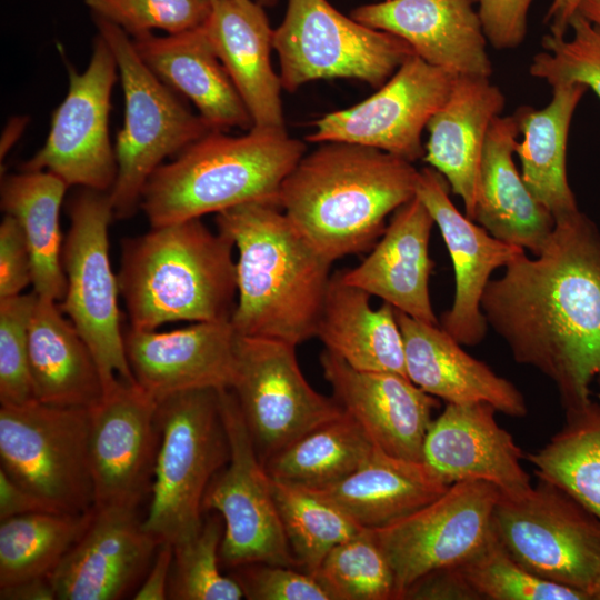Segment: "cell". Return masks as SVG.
<instances>
[{"instance_id": "9a60e30c", "label": "cell", "mask_w": 600, "mask_h": 600, "mask_svg": "<svg viewBox=\"0 0 600 600\" xmlns=\"http://www.w3.org/2000/svg\"><path fill=\"white\" fill-rule=\"evenodd\" d=\"M68 92L51 117L42 148L21 164L22 171H48L68 187L109 192L118 164L109 137V113L118 66L98 33L87 69L69 67Z\"/></svg>"}, {"instance_id": "4dcf8cb0", "label": "cell", "mask_w": 600, "mask_h": 600, "mask_svg": "<svg viewBox=\"0 0 600 600\" xmlns=\"http://www.w3.org/2000/svg\"><path fill=\"white\" fill-rule=\"evenodd\" d=\"M314 337L354 369L408 377L396 309L387 302L373 309L370 294L346 283L339 271L330 278Z\"/></svg>"}, {"instance_id": "f5cc1de1", "label": "cell", "mask_w": 600, "mask_h": 600, "mask_svg": "<svg viewBox=\"0 0 600 600\" xmlns=\"http://www.w3.org/2000/svg\"><path fill=\"white\" fill-rule=\"evenodd\" d=\"M581 1L552 0L544 17V23L548 26L549 32L554 36H567L570 20L578 12Z\"/></svg>"}, {"instance_id": "cb8c5ba5", "label": "cell", "mask_w": 600, "mask_h": 600, "mask_svg": "<svg viewBox=\"0 0 600 600\" xmlns=\"http://www.w3.org/2000/svg\"><path fill=\"white\" fill-rule=\"evenodd\" d=\"M433 226L429 210L414 196L393 212L369 256L357 267L339 271L341 279L382 299L397 311L440 324L429 294V278L434 267L429 256Z\"/></svg>"}, {"instance_id": "ba28073f", "label": "cell", "mask_w": 600, "mask_h": 600, "mask_svg": "<svg viewBox=\"0 0 600 600\" xmlns=\"http://www.w3.org/2000/svg\"><path fill=\"white\" fill-rule=\"evenodd\" d=\"M90 410L32 400L0 408V461L14 482L57 512L94 507Z\"/></svg>"}, {"instance_id": "d4e9b609", "label": "cell", "mask_w": 600, "mask_h": 600, "mask_svg": "<svg viewBox=\"0 0 600 600\" xmlns=\"http://www.w3.org/2000/svg\"><path fill=\"white\" fill-rule=\"evenodd\" d=\"M408 378L427 393L453 404L488 403L513 418L527 414L523 394L508 379L462 349L440 324L397 311Z\"/></svg>"}, {"instance_id": "d6a6232c", "label": "cell", "mask_w": 600, "mask_h": 600, "mask_svg": "<svg viewBox=\"0 0 600 600\" xmlns=\"http://www.w3.org/2000/svg\"><path fill=\"white\" fill-rule=\"evenodd\" d=\"M587 90L578 83L556 86L546 107L522 106L513 113L522 133L516 144L522 179L554 220L579 211L567 177V143L573 113Z\"/></svg>"}, {"instance_id": "9c48e42d", "label": "cell", "mask_w": 600, "mask_h": 600, "mask_svg": "<svg viewBox=\"0 0 600 600\" xmlns=\"http://www.w3.org/2000/svg\"><path fill=\"white\" fill-rule=\"evenodd\" d=\"M70 228L61 262L67 289L60 310L91 350L103 392L119 379L136 383L118 307L119 284L109 259V224L114 218L109 192L83 188L68 203Z\"/></svg>"}, {"instance_id": "1f68e13d", "label": "cell", "mask_w": 600, "mask_h": 600, "mask_svg": "<svg viewBox=\"0 0 600 600\" xmlns=\"http://www.w3.org/2000/svg\"><path fill=\"white\" fill-rule=\"evenodd\" d=\"M29 366L39 402L90 409L103 396L91 350L51 299L37 298L29 327Z\"/></svg>"}, {"instance_id": "681fc988", "label": "cell", "mask_w": 600, "mask_h": 600, "mask_svg": "<svg viewBox=\"0 0 600 600\" xmlns=\"http://www.w3.org/2000/svg\"><path fill=\"white\" fill-rule=\"evenodd\" d=\"M34 512H57L0 469V521Z\"/></svg>"}, {"instance_id": "60d3db41", "label": "cell", "mask_w": 600, "mask_h": 600, "mask_svg": "<svg viewBox=\"0 0 600 600\" xmlns=\"http://www.w3.org/2000/svg\"><path fill=\"white\" fill-rule=\"evenodd\" d=\"M223 520L218 516L203 521L192 538L173 546L168 599L240 600L244 597L233 577L220 572Z\"/></svg>"}, {"instance_id": "52a82bcc", "label": "cell", "mask_w": 600, "mask_h": 600, "mask_svg": "<svg viewBox=\"0 0 600 600\" xmlns=\"http://www.w3.org/2000/svg\"><path fill=\"white\" fill-rule=\"evenodd\" d=\"M93 21L114 56L123 90L124 121L114 147L118 172L109 198L114 218L127 219L140 208L144 186L164 158L213 130L146 66L122 28L97 16Z\"/></svg>"}, {"instance_id": "11a10c76", "label": "cell", "mask_w": 600, "mask_h": 600, "mask_svg": "<svg viewBox=\"0 0 600 600\" xmlns=\"http://www.w3.org/2000/svg\"><path fill=\"white\" fill-rule=\"evenodd\" d=\"M577 13L600 31V0H582Z\"/></svg>"}, {"instance_id": "7402d4cb", "label": "cell", "mask_w": 600, "mask_h": 600, "mask_svg": "<svg viewBox=\"0 0 600 600\" xmlns=\"http://www.w3.org/2000/svg\"><path fill=\"white\" fill-rule=\"evenodd\" d=\"M488 403H447L432 420L423 444V462L447 484L479 480L502 496L526 494L532 483L521 466L524 458L512 434Z\"/></svg>"}, {"instance_id": "836d02e7", "label": "cell", "mask_w": 600, "mask_h": 600, "mask_svg": "<svg viewBox=\"0 0 600 600\" xmlns=\"http://www.w3.org/2000/svg\"><path fill=\"white\" fill-rule=\"evenodd\" d=\"M67 188L63 180L48 171H22L1 181V209L17 219L29 247L33 291L57 302L67 289L60 229Z\"/></svg>"}, {"instance_id": "44dd1931", "label": "cell", "mask_w": 600, "mask_h": 600, "mask_svg": "<svg viewBox=\"0 0 600 600\" xmlns=\"http://www.w3.org/2000/svg\"><path fill=\"white\" fill-rule=\"evenodd\" d=\"M324 379L334 400L384 452L423 462V444L432 422L436 397L408 377L386 371H363L328 350L320 354Z\"/></svg>"}, {"instance_id": "f6af8a7d", "label": "cell", "mask_w": 600, "mask_h": 600, "mask_svg": "<svg viewBox=\"0 0 600 600\" xmlns=\"http://www.w3.org/2000/svg\"><path fill=\"white\" fill-rule=\"evenodd\" d=\"M236 569L233 578L250 600H333L313 574L294 567L250 563Z\"/></svg>"}, {"instance_id": "8fae6325", "label": "cell", "mask_w": 600, "mask_h": 600, "mask_svg": "<svg viewBox=\"0 0 600 600\" xmlns=\"http://www.w3.org/2000/svg\"><path fill=\"white\" fill-rule=\"evenodd\" d=\"M493 526L509 553L538 577L590 598L600 578V519L551 481L523 496L500 497Z\"/></svg>"}, {"instance_id": "bcb514c9", "label": "cell", "mask_w": 600, "mask_h": 600, "mask_svg": "<svg viewBox=\"0 0 600 600\" xmlns=\"http://www.w3.org/2000/svg\"><path fill=\"white\" fill-rule=\"evenodd\" d=\"M533 0H476L489 44L498 50L519 47L526 39L528 11Z\"/></svg>"}, {"instance_id": "6da1fadb", "label": "cell", "mask_w": 600, "mask_h": 600, "mask_svg": "<svg viewBox=\"0 0 600 600\" xmlns=\"http://www.w3.org/2000/svg\"><path fill=\"white\" fill-rule=\"evenodd\" d=\"M488 327L513 359L557 387L564 410L588 402L600 380V231L580 210L554 220L539 254L524 251L491 279L481 300Z\"/></svg>"}, {"instance_id": "83f0119b", "label": "cell", "mask_w": 600, "mask_h": 600, "mask_svg": "<svg viewBox=\"0 0 600 600\" xmlns=\"http://www.w3.org/2000/svg\"><path fill=\"white\" fill-rule=\"evenodd\" d=\"M146 66L187 97L213 131L253 128L252 118L216 54L203 26L179 33L130 36Z\"/></svg>"}, {"instance_id": "ee69618b", "label": "cell", "mask_w": 600, "mask_h": 600, "mask_svg": "<svg viewBox=\"0 0 600 600\" xmlns=\"http://www.w3.org/2000/svg\"><path fill=\"white\" fill-rule=\"evenodd\" d=\"M93 16L122 28L129 36L164 30L173 34L201 27L212 0H83Z\"/></svg>"}, {"instance_id": "6f0895ef", "label": "cell", "mask_w": 600, "mask_h": 600, "mask_svg": "<svg viewBox=\"0 0 600 600\" xmlns=\"http://www.w3.org/2000/svg\"><path fill=\"white\" fill-rule=\"evenodd\" d=\"M258 1H259V3H267V4H269V3H271L273 0H258Z\"/></svg>"}, {"instance_id": "ab89813d", "label": "cell", "mask_w": 600, "mask_h": 600, "mask_svg": "<svg viewBox=\"0 0 600 600\" xmlns=\"http://www.w3.org/2000/svg\"><path fill=\"white\" fill-rule=\"evenodd\" d=\"M459 568L480 600H590L579 589L548 581L526 569L497 534Z\"/></svg>"}, {"instance_id": "ac0fdd59", "label": "cell", "mask_w": 600, "mask_h": 600, "mask_svg": "<svg viewBox=\"0 0 600 600\" xmlns=\"http://www.w3.org/2000/svg\"><path fill=\"white\" fill-rule=\"evenodd\" d=\"M450 191L438 171L431 167L419 170L416 196L439 228L454 271L453 302L439 323L459 343L473 347L488 331L481 300L491 274L526 250L494 238L461 213L451 201Z\"/></svg>"}, {"instance_id": "f1b7e54d", "label": "cell", "mask_w": 600, "mask_h": 600, "mask_svg": "<svg viewBox=\"0 0 600 600\" xmlns=\"http://www.w3.org/2000/svg\"><path fill=\"white\" fill-rule=\"evenodd\" d=\"M519 134L513 114L492 121L480 164L473 221L494 238L537 256L554 228V218L530 192L513 161Z\"/></svg>"}, {"instance_id": "8d00e7d4", "label": "cell", "mask_w": 600, "mask_h": 600, "mask_svg": "<svg viewBox=\"0 0 600 600\" xmlns=\"http://www.w3.org/2000/svg\"><path fill=\"white\" fill-rule=\"evenodd\" d=\"M82 513L34 512L0 522V587L48 577L87 530Z\"/></svg>"}, {"instance_id": "680465c9", "label": "cell", "mask_w": 600, "mask_h": 600, "mask_svg": "<svg viewBox=\"0 0 600 600\" xmlns=\"http://www.w3.org/2000/svg\"><path fill=\"white\" fill-rule=\"evenodd\" d=\"M476 2V0H473Z\"/></svg>"}, {"instance_id": "74e56055", "label": "cell", "mask_w": 600, "mask_h": 600, "mask_svg": "<svg viewBox=\"0 0 600 600\" xmlns=\"http://www.w3.org/2000/svg\"><path fill=\"white\" fill-rule=\"evenodd\" d=\"M271 489L298 568L308 573L318 570L331 549L364 530L338 507L307 489L273 479Z\"/></svg>"}, {"instance_id": "7bdbcfd3", "label": "cell", "mask_w": 600, "mask_h": 600, "mask_svg": "<svg viewBox=\"0 0 600 600\" xmlns=\"http://www.w3.org/2000/svg\"><path fill=\"white\" fill-rule=\"evenodd\" d=\"M37 293L0 299V402L18 406L36 400L29 366V327Z\"/></svg>"}, {"instance_id": "d590c367", "label": "cell", "mask_w": 600, "mask_h": 600, "mask_svg": "<svg viewBox=\"0 0 600 600\" xmlns=\"http://www.w3.org/2000/svg\"><path fill=\"white\" fill-rule=\"evenodd\" d=\"M564 411L563 427L527 459L538 478L559 486L600 519V400Z\"/></svg>"}, {"instance_id": "277c9868", "label": "cell", "mask_w": 600, "mask_h": 600, "mask_svg": "<svg viewBox=\"0 0 600 600\" xmlns=\"http://www.w3.org/2000/svg\"><path fill=\"white\" fill-rule=\"evenodd\" d=\"M233 241L200 218L153 227L121 241L119 292L130 328L231 319L237 294Z\"/></svg>"}, {"instance_id": "4fadbf2b", "label": "cell", "mask_w": 600, "mask_h": 600, "mask_svg": "<svg viewBox=\"0 0 600 600\" xmlns=\"http://www.w3.org/2000/svg\"><path fill=\"white\" fill-rule=\"evenodd\" d=\"M229 389L262 463L306 432L343 413L334 398L319 393L306 380L296 346L277 339L237 334Z\"/></svg>"}, {"instance_id": "816d5d0a", "label": "cell", "mask_w": 600, "mask_h": 600, "mask_svg": "<svg viewBox=\"0 0 600 600\" xmlns=\"http://www.w3.org/2000/svg\"><path fill=\"white\" fill-rule=\"evenodd\" d=\"M1 600H54L56 591L48 577L23 580L10 586L0 587Z\"/></svg>"}, {"instance_id": "7dc6e473", "label": "cell", "mask_w": 600, "mask_h": 600, "mask_svg": "<svg viewBox=\"0 0 600 600\" xmlns=\"http://www.w3.org/2000/svg\"><path fill=\"white\" fill-rule=\"evenodd\" d=\"M31 283V258L23 231L12 216L0 224V299L16 297Z\"/></svg>"}, {"instance_id": "5b68a950", "label": "cell", "mask_w": 600, "mask_h": 600, "mask_svg": "<svg viewBox=\"0 0 600 600\" xmlns=\"http://www.w3.org/2000/svg\"><path fill=\"white\" fill-rule=\"evenodd\" d=\"M304 153L306 144L287 131H210L156 169L140 209L153 228L246 203L278 204L284 179Z\"/></svg>"}, {"instance_id": "9f6ffc18", "label": "cell", "mask_w": 600, "mask_h": 600, "mask_svg": "<svg viewBox=\"0 0 600 600\" xmlns=\"http://www.w3.org/2000/svg\"><path fill=\"white\" fill-rule=\"evenodd\" d=\"M591 600H600V578L590 591Z\"/></svg>"}, {"instance_id": "f546056e", "label": "cell", "mask_w": 600, "mask_h": 600, "mask_svg": "<svg viewBox=\"0 0 600 600\" xmlns=\"http://www.w3.org/2000/svg\"><path fill=\"white\" fill-rule=\"evenodd\" d=\"M449 487L424 462L391 456L376 446L352 474L329 488L309 491L361 528L377 530L427 506Z\"/></svg>"}, {"instance_id": "ffe728a7", "label": "cell", "mask_w": 600, "mask_h": 600, "mask_svg": "<svg viewBox=\"0 0 600 600\" xmlns=\"http://www.w3.org/2000/svg\"><path fill=\"white\" fill-rule=\"evenodd\" d=\"M123 340L136 383L157 402L183 391L231 387L237 332L230 319L163 332L129 327Z\"/></svg>"}, {"instance_id": "2e32d148", "label": "cell", "mask_w": 600, "mask_h": 600, "mask_svg": "<svg viewBox=\"0 0 600 600\" xmlns=\"http://www.w3.org/2000/svg\"><path fill=\"white\" fill-rule=\"evenodd\" d=\"M454 77L414 54L372 96L318 119L306 139L371 147L410 162L422 159V131L449 97Z\"/></svg>"}, {"instance_id": "484cf974", "label": "cell", "mask_w": 600, "mask_h": 600, "mask_svg": "<svg viewBox=\"0 0 600 600\" xmlns=\"http://www.w3.org/2000/svg\"><path fill=\"white\" fill-rule=\"evenodd\" d=\"M504 106L503 92L489 77L459 74L426 128L429 137L422 159L461 198L464 214L471 220L487 134Z\"/></svg>"}, {"instance_id": "30bf717a", "label": "cell", "mask_w": 600, "mask_h": 600, "mask_svg": "<svg viewBox=\"0 0 600 600\" xmlns=\"http://www.w3.org/2000/svg\"><path fill=\"white\" fill-rule=\"evenodd\" d=\"M272 47L288 92L337 78L379 88L416 54L404 40L342 14L328 0H288Z\"/></svg>"}, {"instance_id": "7a4b0ae2", "label": "cell", "mask_w": 600, "mask_h": 600, "mask_svg": "<svg viewBox=\"0 0 600 600\" xmlns=\"http://www.w3.org/2000/svg\"><path fill=\"white\" fill-rule=\"evenodd\" d=\"M319 144L284 179L278 206L333 262L377 243L387 217L416 196L419 170L376 148L338 141Z\"/></svg>"}, {"instance_id": "f907efd6", "label": "cell", "mask_w": 600, "mask_h": 600, "mask_svg": "<svg viewBox=\"0 0 600 600\" xmlns=\"http://www.w3.org/2000/svg\"><path fill=\"white\" fill-rule=\"evenodd\" d=\"M173 562V546L161 542L153 561L140 588L133 596L134 600L168 599L169 580Z\"/></svg>"}, {"instance_id": "b9f144b4", "label": "cell", "mask_w": 600, "mask_h": 600, "mask_svg": "<svg viewBox=\"0 0 600 600\" xmlns=\"http://www.w3.org/2000/svg\"><path fill=\"white\" fill-rule=\"evenodd\" d=\"M570 37L547 33L542 50L529 66L533 78L551 88L578 83L590 89L600 100V31L576 13L569 23Z\"/></svg>"}, {"instance_id": "c3c4849f", "label": "cell", "mask_w": 600, "mask_h": 600, "mask_svg": "<svg viewBox=\"0 0 600 600\" xmlns=\"http://www.w3.org/2000/svg\"><path fill=\"white\" fill-rule=\"evenodd\" d=\"M409 600H479L459 566L433 570L417 580L406 591Z\"/></svg>"}, {"instance_id": "e575fe53", "label": "cell", "mask_w": 600, "mask_h": 600, "mask_svg": "<svg viewBox=\"0 0 600 600\" xmlns=\"http://www.w3.org/2000/svg\"><path fill=\"white\" fill-rule=\"evenodd\" d=\"M374 447L359 423L343 411L299 437L263 466L273 480L322 490L357 471Z\"/></svg>"}, {"instance_id": "603a6c76", "label": "cell", "mask_w": 600, "mask_h": 600, "mask_svg": "<svg viewBox=\"0 0 600 600\" xmlns=\"http://www.w3.org/2000/svg\"><path fill=\"white\" fill-rule=\"evenodd\" d=\"M473 0H383L356 8L358 22L404 40L429 64L489 77L492 63Z\"/></svg>"}, {"instance_id": "4316f807", "label": "cell", "mask_w": 600, "mask_h": 600, "mask_svg": "<svg viewBox=\"0 0 600 600\" xmlns=\"http://www.w3.org/2000/svg\"><path fill=\"white\" fill-rule=\"evenodd\" d=\"M203 28L244 102L253 128L286 131L283 88L270 60L273 30L261 3L212 0Z\"/></svg>"}, {"instance_id": "f35d334b", "label": "cell", "mask_w": 600, "mask_h": 600, "mask_svg": "<svg viewBox=\"0 0 600 600\" xmlns=\"http://www.w3.org/2000/svg\"><path fill=\"white\" fill-rule=\"evenodd\" d=\"M313 576L333 600H396L392 569L368 529L331 549Z\"/></svg>"}, {"instance_id": "5bb4252c", "label": "cell", "mask_w": 600, "mask_h": 600, "mask_svg": "<svg viewBox=\"0 0 600 600\" xmlns=\"http://www.w3.org/2000/svg\"><path fill=\"white\" fill-rule=\"evenodd\" d=\"M501 492L479 480L451 484L413 513L371 530L396 582V600L424 574L460 566L496 534L493 514Z\"/></svg>"}, {"instance_id": "d6986e66", "label": "cell", "mask_w": 600, "mask_h": 600, "mask_svg": "<svg viewBox=\"0 0 600 600\" xmlns=\"http://www.w3.org/2000/svg\"><path fill=\"white\" fill-rule=\"evenodd\" d=\"M160 543L137 509L93 508L87 530L48 579L60 600L121 599L148 572Z\"/></svg>"}, {"instance_id": "3957f363", "label": "cell", "mask_w": 600, "mask_h": 600, "mask_svg": "<svg viewBox=\"0 0 600 600\" xmlns=\"http://www.w3.org/2000/svg\"><path fill=\"white\" fill-rule=\"evenodd\" d=\"M216 223L238 250V301L230 319L237 334L296 347L314 337L332 262L278 204L233 207L217 213Z\"/></svg>"}, {"instance_id": "7c38bea8", "label": "cell", "mask_w": 600, "mask_h": 600, "mask_svg": "<svg viewBox=\"0 0 600 600\" xmlns=\"http://www.w3.org/2000/svg\"><path fill=\"white\" fill-rule=\"evenodd\" d=\"M220 412L229 442V460L211 480L203 510H214L224 524L221 561L231 568L269 563L298 568L286 538L271 489L238 401L219 390Z\"/></svg>"}, {"instance_id": "8992f818", "label": "cell", "mask_w": 600, "mask_h": 600, "mask_svg": "<svg viewBox=\"0 0 600 600\" xmlns=\"http://www.w3.org/2000/svg\"><path fill=\"white\" fill-rule=\"evenodd\" d=\"M160 431L151 501L143 528L172 546L202 528V501L230 451L219 390L196 389L158 402Z\"/></svg>"}, {"instance_id": "e0dca14e", "label": "cell", "mask_w": 600, "mask_h": 600, "mask_svg": "<svg viewBox=\"0 0 600 600\" xmlns=\"http://www.w3.org/2000/svg\"><path fill=\"white\" fill-rule=\"evenodd\" d=\"M158 402L119 379L90 408V467L94 507L138 509L151 491L160 431Z\"/></svg>"}, {"instance_id": "db71d44e", "label": "cell", "mask_w": 600, "mask_h": 600, "mask_svg": "<svg viewBox=\"0 0 600 600\" xmlns=\"http://www.w3.org/2000/svg\"><path fill=\"white\" fill-rule=\"evenodd\" d=\"M27 117H14L8 121L0 139V159L7 156L11 147L17 142L28 123Z\"/></svg>"}]
</instances>
